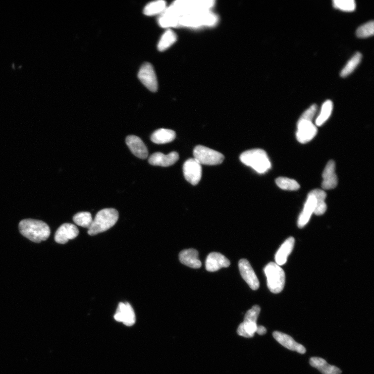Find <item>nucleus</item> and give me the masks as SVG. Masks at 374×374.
I'll return each mask as SVG.
<instances>
[{
    "instance_id": "1",
    "label": "nucleus",
    "mask_w": 374,
    "mask_h": 374,
    "mask_svg": "<svg viewBox=\"0 0 374 374\" xmlns=\"http://www.w3.org/2000/svg\"><path fill=\"white\" fill-rule=\"evenodd\" d=\"M19 229L23 236L35 243L46 240L50 235L49 226L39 220H24L20 223Z\"/></svg>"
},
{
    "instance_id": "34",
    "label": "nucleus",
    "mask_w": 374,
    "mask_h": 374,
    "mask_svg": "<svg viewBox=\"0 0 374 374\" xmlns=\"http://www.w3.org/2000/svg\"><path fill=\"white\" fill-rule=\"evenodd\" d=\"M260 312V308L258 305L254 306L245 314L244 318L245 322L257 323V320Z\"/></svg>"
},
{
    "instance_id": "8",
    "label": "nucleus",
    "mask_w": 374,
    "mask_h": 374,
    "mask_svg": "<svg viewBox=\"0 0 374 374\" xmlns=\"http://www.w3.org/2000/svg\"><path fill=\"white\" fill-rule=\"evenodd\" d=\"M138 77L141 82L149 91L155 92L157 90V78L153 66L148 63L142 65L140 68Z\"/></svg>"
},
{
    "instance_id": "33",
    "label": "nucleus",
    "mask_w": 374,
    "mask_h": 374,
    "mask_svg": "<svg viewBox=\"0 0 374 374\" xmlns=\"http://www.w3.org/2000/svg\"><path fill=\"white\" fill-rule=\"evenodd\" d=\"M335 8L346 12H352L355 10L356 4L354 0H334Z\"/></svg>"
},
{
    "instance_id": "36",
    "label": "nucleus",
    "mask_w": 374,
    "mask_h": 374,
    "mask_svg": "<svg viewBox=\"0 0 374 374\" xmlns=\"http://www.w3.org/2000/svg\"><path fill=\"white\" fill-rule=\"evenodd\" d=\"M266 332V329L263 326H258L256 332L260 335H263Z\"/></svg>"
},
{
    "instance_id": "18",
    "label": "nucleus",
    "mask_w": 374,
    "mask_h": 374,
    "mask_svg": "<svg viewBox=\"0 0 374 374\" xmlns=\"http://www.w3.org/2000/svg\"><path fill=\"white\" fill-rule=\"evenodd\" d=\"M322 187L324 189H334L338 184V179L335 173V163L333 160L329 162L323 174Z\"/></svg>"
},
{
    "instance_id": "26",
    "label": "nucleus",
    "mask_w": 374,
    "mask_h": 374,
    "mask_svg": "<svg viewBox=\"0 0 374 374\" xmlns=\"http://www.w3.org/2000/svg\"><path fill=\"white\" fill-rule=\"evenodd\" d=\"M176 33L172 30L169 29L163 34L160 39L157 48L159 51H164L170 47L176 41Z\"/></svg>"
},
{
    "instance_id": "13",
    "label": "nucleus",
    "mask_w": 374,
    "mask_h": 374,
    "mask_svg": "<svg viewBox=\"0 0 374 374\" xmlns=\"http://www.w3.org/2000/svg\"><path fill=\"white\" fill-rule=\"evenodd\" d=\"M79 234V231L75 225L69 223L64 224L57 231L55 240L59 244H64L69 240L75 239Z\"/></svg>"
},
{
    "instance_id": "15",
    "label": "nucleus",
    "mask_w": 374,
    "mask_h": 374,
    "mask_svg": "<svg viewBox=\"0 0 374 374\" xmlns=\"http://www.w3.org/2000/svg\"><path fill=\"white\" fill-rule=\"evenodd\" d=\"M179 159V154L176 152H172L168 155L156 152L150 156L148 162L152 166L168 167L174 165Z\"/></svg>"
},
{
    "instance_id": "12",
    "label": "nucleus",
    "mask_w": 374,
    "mask_h": 374,
    "mask_svg": "<svg viewBox=\"0 0 374 374\" xmlns=\"http://www.w3.org/2000/svg\"><path fill=\"white\" fill-rule=\"evenodd\" d=\"M117 322L122 323L128 327L133 326L136 322L134 311L128 302H120L114 315Z\"/></svg>"
},
{
    "instance_id": "16",
    "label": "nucleus",
    "mask_w": 374,
    "mask_h": 374,
    "mask_svg": "<svg viewBox=\"0 0 374 374\" xmlns=\"http://www.w3.org/2000/svg\"><path fill=\"white\" fill-rule=\"evenodd\" d=\"M273 336L279 343L290 350L300 354H304L306 352L304 346L297 343L292 337L286 334L275 331L273 333Z\"/></svg>"
},
{
    "instance_id": "23",
    "label": "nucleus",
    "mask_w": 374,
    "mask_h": 374,
    "mask_svg": "<svg viewBox=\"0 0 374 374\" xmlns=\"http://www.w3.org/2000/svg\"><path fill=\"white\" fill-rule=\"evenodd\" d=\"M176 133L173 130L160 129L155 131L151 136V141L156 144H165L173 141Z\"/></svg>"
},
{
    "instance_id": "9",
    "label": "nucleus",
    "mask_w": 374,
    "mask_h": 374,
    "mask_svg": "<svg viewBox=\"0 0 374 374\" xmlns=\"http://www.w3.org/2000/svg\"><path fill=\"white\" fill-rule=\"evenodd\" d=\"M184 177L187 182L192 185H197L202 177L201 165L194 158H189L183 167Z\"/></svg>"
},
{
    "instance_id": "31",
    "label": "nucleus",
    "mask_w": 374,
    "mask_h": 374,
    "mask_svg": "<svg viewBox=\"0 0 374 374\" xmlns=\"http://www.w3.org/2000/svg\"><path fill=\"white\" fill-rule=\"evenodd\" d=\"M276 183L280 188L285 190L295 191L300 188V185L296 181L287 177L278 178Z\"/></svg>"
},
{
    "instance_id": "11",
    "label": "nucleus",
    "mask_w": 374,
    "mask_h": 374,
    "mask_svg": "<svg viewBox=\"0 0 374 374\" xmlns=\"http://www.w3.org/2000/svg\"><path fill=\"white\" fill-rule=\"evenodd\" d=\"M238 265L240 274L248 286L254 291L258 290L259 282L250 263L245 259H242Z\"/></svg>"
},
{
    "instance_id": "19",
    "label": "nucleus",
    "mask_w": 374,
    "mask_h": 374,
    "mask_svg": "<svg viewBox=\"0 0 374 374\" xmlns=\"http://www.w3.org/2000/svg\"><path fill=\"white\" fill-rule=\"evenodd\" d=\"M180 260L182 263L193 269H199L202 263L199 259V253L193 248L184 249L180 252Z\"/></svg>"
},
{
    "instance_id": "14",
    "label": "nucleus",
    "mask_w": 374,
    "mask_h": 374,
    "mask_svg": "<svg viewBox=\"0 0 374 374\" xmlns=\"http://www.w3.org/2000/svg\"><path fill=\"white\" fill-rule=\"evenodd\" d=\"M230 265V260L220 253H210L205 261V268L209 272H216Z\"/></svg>"
},
{
    "instance_id": "21",
    "label": "nucleus",
    "mask_w": 374,
    "mask_h": 374,
    "mask_svg": "<svg viewBox=\"0 0 374 374\" xmlns=\"http://www.w3.org/2000/svg\"><path fill=\"white\" fill-rule=\"evenodd\" d=\"M295 244L293 237H290L282 244L275 256L276 263L283 265L287 261L289 256L292 253Z\"/></svg>"
},
{
    "instance_id": "2",
    "label": "nucleus",
    "mask_w": 374,
    "mask_h": 374,
    "mask_svg": "<svg viewBox=\"0 0 374 374\" xmlns=\"http://www.w3.org/2000/svg\"><path fill=\"white\" fill-rule=\"evenodd\" d=\"M240 158L244 165L252 168L259 174L265 173L272 168L269 157L262 149L246 151L241 154Z\"/></svg>"
},
{
    "instance_id": "28",
    "label": "nucleus",
    "mask_w": 374,
    "mask_h": 374,
    "mask_svg": "<svg viewBox=\"0 0 374 374\" xmlns=\"http://www.w3.org/2000/svg\"><path fill=\"white\" fill-rule=\"evenodd\" d=\"M167 4L165 1H156L147 5L144 9V13L147 16H153L162 14L167 8Z\"/></svg>"
},
{
    "instance_id": "27",
    "label": "nucleus",
    "mask_w": 374,
    "mask_h": 374,
    "mask_svg": "<svg viewBox=\"0 0 374 374\" xmlns=\"http://www.w3.org/2000/svg\"><path fill=\"white\" fill-rule=\"evenodd\" d=\"M333 109V103L331 100H327L323 104L322 111L316 119V126H322L330 117Z\"/></svg>"
},
{
    "instance_id": "32",
    "label": "nucleus",
    "mask_w": 374,
    "mask_h": 374,
    "mask_svg": "<svg viewBox=\"0 0 374 374\" xmlns=\"http://www.w3.org/2000/svg\"><path fill=\"white\" fill-rule=\"evenodd\" d=\"M374 33V24L372 21L360 26L356 31V35L360 38H365L371 36Z\"/></svg>"
},
{
    "instance_id": "35",
    "label": "nucleus",
    "mask_w": 374,
    "mask_h": 374,
    "mask_svg": "<svg viewBox=\"0 0 374 374\" xmlns=\"http://www.w3.org/2000/svg\"><path fill=\"white\" fill-rule=\"evenodd\" d=\"M317 109V105L313 104L301 116L299 120L312 122Z\"/></svg>"
},
{
    "instance_id": "20",
    "label": "nucleus",
    "mask_w": 374,
    "mask_h": 374,
    "mask_svg": "<svg viewBox=\"0 0 374 374\" xmlns=\"http://www.w3.org/2000/svg\"><path fill=\"white\" fill-rule=\"evenodd\" d=\"M315 207V199L313 195L310 192L308 195L304 209L301 212L298 220L297 225L299 228H303L307 225L312 213L314 212Z\"/></svg>"
},
{
    "instance_id": "5",
    "label": "nucleus",
    "mask_w": 374,
    "mask_h": 374,
    "mask_svg": "<svg viewBox=\"0 0 374 374\" xmlns=\"http://www.w3.org/2000/svg\"><path fill=\"white\" fill-rule=\"evenodd\" d=\"M263 271L270 291L274 294L281 292L286 283V275L281 267L276 262H271L265 265Z\"/></svg>"
},
{
    "instance_id": "24",
    "label": "nucleus",
    "mask_w": 374,
    "mask_h": 374,
    "mask_svg": "<svg viewBox=\"0 0 374 374\" xmlns=\"http://www.w3.org/2000/svg\"><path fill=\"white\" fill-rule=\"evenodd\" d=\"M313 195L315 199V207L314 213L317 216L324 215L327 209L326 203L327 194L323 190L314 189L310 192Z\"/></svg>"
},
{
    "instance_id": "30",
    "label": "nucleus",
    "mask_w": 374,
    "mask_h": 374,
    "mask_svg": "<svg viewBox=\"0 0 374 374\" xmlns=\"http://www.w3.org/2000/svg\"><path fill=\"white\" fill-rule=\"evenodd\" d=\"M257 323L243 322L239 327L238 334L246 338L253 337L257 329Z\"/></svg>"
},
{
    "instance_id": "25",
    "label": "nucleus",
    "mask_w": 374,
    "mask_h": 374,
    "mask_svg": "<svg viewBox=\"0 0 374 374\" xmlns=\"http://www.w3.org/2000/svg\"><path fill=\"white\" fill-rule=\"evenodd\" d=\"M362 58L361 52H356L341 71V76L345 78L350 75L360 63Z\"/></svg>"
},
{
    "instance_id": "29",
    "label": "nucleus",
    "mask_w": 374,
    "mask_h": 374,
    "mask_svg": "<svg viewBox=\"0 0 374 374\" xmlns=\"http://www.w3.org/2000/svg\"><path fill=\"white\" fill-rule=\"evenodd\" d=\"M73 220L77 225L87 229L90 228L93 221L91 213L87 211L77 213Z\"/></svg>"
},
{
    "instance_id": "6",
    "label": "nucleus",
    "mask_w": 374,
    "mask_h": 374,
    "mask_svg": "<svg viewBox=\"0 0 374 374\" xmlns=\"http://www.w3.org/2000/svg\"><path fill=\"white\" fill-rule=\"evenodd\" d=\"M215 5L212 0H180L171 5L176 13L180 16L187 14L209 10Z\"/></svg>"
},
{
    "instance_id": "17",
    "label": "nucleus",
    "mask_w": 374,
    "mask_h": 374,
    "mask_svg": "<svg viewBox=\"0 0 374 374\" xmlns=\"http://www.w3.org/2000/svg\"><path fill=\"white\" fill-rule=\"evenodd\" d=\"M126 141L128 147L136 156L141 159H145L148 157L147 148L139 137L130 135L127 137Z\"/></svg>"
},
{
    "instance_id": "22",
    "label": "nucleus",
    "mask_w": 374,
    "mask_h": 374,
    "mask_svg": "<svg viewBox=\"0 0 374 374\" xmlns=\"http://www.w3.org/2000/svg\"><path fill=\"white\" fill-rule=\"evenodd\" d=\"M309 363L311 366L316 368L323 374H341L342 372L340 368L328 364L323 358L318 357L311 358Z\"/></svg>"
},
{
    "instance_id": "7",
    "label": "nucleus",
    "mask_w": 374,
    "mask_h": 374,
    "mask_svg": "<svg viewBox=\"0 0 374 374\" xmlns=\"http://www.w3.org/2000/svg\"><path fill=\"white\" fill-rule=\"evenodd\" d=\"M193 155L201 165H219L223 163L225 158L221 153L202 145L194 148Z\"/></svg>"
},
{
    "instance_id": "4",
    "label": "nucleus",
    "mask_w": 374,
    "mask_h": 374,
    "mask_svg": "<svg viewBox=\"0 0 374 374\" xmlns=\"http://www.w3.org/2000/svg\"><path fill=\"white\" fill-rule=\"evenodd\" d=\"M218 21V17L210 11H199L181 16L179 26L190 27L212 26L216 25Z\"/></svg>"
},
{
    "instance_id": "10",
    "label": "nucleus",
    "mask_w": 374,
    "mask_h": 374,
    "mask_svg": "<svg viewBox=\"0 0 374 374\" xmlns=\"http://www.w3.org/2000/svg\"><path fill=\"white\" fill-rule=\"evenodd\" d=\"M317 133L316 126L311 121L299 120L297 123L296 138L301 144L311 141Z\"/></svg>"
},
{
    "instance_id": "3",
    "label": "nucleus",
    "mask_w": 374,
    "mask_h": 374,
    "mask_svg": "<svg viewBox=\"0 0 374 374\" xmlns=\"http://www.w3.org/2000/svg\"><path fill=\"white\" fill-rule=\"evenodd\" d=\"M119 219V212L114 208H105L99 211L92 224L88 229L89 235L93 236L112 228Z\"/></svg>"
}]
</instances>
